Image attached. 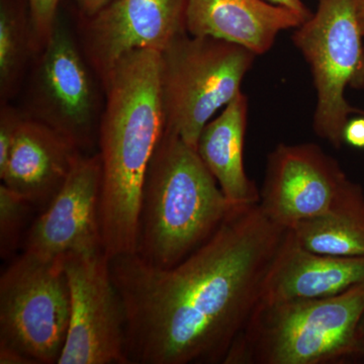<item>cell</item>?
<instances>
[{
    "label": "cell",
    "mask_w": 364,
    "mask_h": 364,
    "mask_svg": "<svg viewBox=\"0 0 364 364\" xmlns=\"http://www.w3.org/2000/svg\"><path fill=\"white\" fill-rule=\"evenodd\" d=\"M196 149L163 132L144 179L136 255L170 268L195 252L233 210Z\"/></svg>",
    "instance_id": "obj_3"
},
{
    "label": "cell",
    "mask_w": 364,
    "mask_h": 364,
    "mask_svg": "<svg viewBox=\"0 0 364 364\" xmlns=\"http://www.w3.org/2000/svg\"><path fill=\"white\" fill-rule=\"evenodd\" d=\"M189 0H114L92 18H79L77 39L104 86L124 55L161 52L186 31Z\"/></svg>",
    "instance_id": "obj_10"
},
{
    "label": "cell",
    "mask_w": 364,
    "mask_h": 364,
    "mask_svg": "<svg viewBox=\"0 0 364 364\" xmlns=\"http://www.w3.org/2000/svg\"><path fill=\"white\" fill-rule=\"evenodd\" d=\"M364 282L327 298L260 301L224 364H341L359 360Z\"/></svg>",
    "instance_id": "obj_4"
},
{
    "label": "cell",
    "mask_w": 364,
    "mask_h": 364,
    "mask_svg": "<svg viewBox=\"0 0 364 364\" xmlns=\"http://www.w3.org/2000/svg\"><path fill=\"white\" fill-rule=\"evenodd\" d=\"M299 245L318 254L364 256V191L348 181L323 214L291 229Z\"/></svg>",
    "instance_id": "obj_17"
},
{
    "label": "cell",
    "mask_w": 364,
    "mask_h": 364,
    "mask_svg": "<svg viewBox=\"0 0 364 364\" xmlns=\"http://www.w3.org/2000/svg\"><path fill=\"white\" fill-rule=\"evenodd\" d=\"M77 6L79 18H92L114 0H74Z\"/></svg>",
    "instance_id": "obj_23"
},
{
    "label": "cell",
    "mask_w": 364,
    "mask_h": 364,
    "mask_svg": "<svg viewBox=\"0 0 364 364\" xmlns=\"http://www.w3.org/2000/svg\"><path fill=\"white\" fill-rule=\"evenodd\" d=\"M355 4L359 26H360L361 33H363L364 37V0H355Z\"/></svg>",
    "instance_id": "obj_26"
},
{
    "label": "cell",
    "mask_w": 364,
    "mask_h": 364,
    "mask_svg": "<svg viewBox=\"0 0 364 364\" xmlns=\"http://www.w3.org/2000/svg\"><path fill=\"white\" fill-rule=\"evenodd\" d=\"M0 363L1 364H33L31 359L6 346H0Z\"/></svg>",
    "instance_id": "obj_24"
},
{
    "label": "cell",
    "mask_w": 364,
    "mask_h": 364,
    "mask_svg": "<svg viewBox=\"0 0 364 364\" xmlns=\"http://www.w3.org/2000/svg\"><path fill=\"white\" fill-rule=\"evenodd\" d=\"M35 208L25 198L0 184V255L13 257L21 243H25Z\"/></svg>",
    "instance_id": "obj_19"
},
{
    "label": "cell",
    "mask_w": 364,
    "mask_h": 364,
    "mask_svg": "<svg viewBox=\"0 0 364 364\" xmlns=\"http://www.w3.org/2000/svg\"><path fill=\"white\" fill-rule=\"evenodd\" d=\"M33 57L28 0H0V105L20 95Z\"/></svg>",
    "instance_id": "obj_18"
},
{
    "label": "cell",
    "mask_w": 364,
    "mask_h": 364,
    "mask_svg": "<svg viewBox=\"0 0 364 364\" xmlns=\"http://www.w3.org/2000/svg\"><path fill=\"white\" fill-rule=\"evenodd\" d=\"M344 143L358 149H364V116L349 119L343 132Z\"/></svg>",
    "instance_id": "obj_22"
},
{
    "label": "cell",
    "mask_w": 364,
    "mask_h": 364,
    "mask_svg": "<svg viewBox=\"0 0 364 364\" xmlns=\"http://www.w3.org/2000/svg\"><path fill=\"white\" fill-rule=\"evenodd\" d=\"M309 18L267 0H189L186 31L265 54L282 31L299 28Z\"/></svg>",
    "instance_id": "obj_14"
},
{
    "label": "cell",
    "mask_w": 364,
    "mask_h": 364,
    "mask_svg": "<svg viewBox=\"0 0 364 364\" xmlns=\"http://www.w3.org/2000/svg\"><path fill=\"white\" fill-rule=\"evenodd\" d=\"M61 1L62 0H28L35 56L44 49L51 39L53 31L58 20Z\"/></svg>",
    "instance_id": "obj_20"
},
{
    "label": "cell",
    "mask_w": 364,
    "mask_h": 364,
    "mask_svg": "<svg viewBox=\"0 0 364 364\" xmlns=\"http://www.w3.org/2000/svg\"><path fill=\"white\" fill-rule=\"evenodd\" d=\"M63 258L23 251L0 277V346L33 364H58L70 324Z\"/></svg>",
    "instance_id": "obj_8"
},
{
    "label": "cell",
    "mask_w": 364,
    "mask_h": 364,
    "mask_svg": "<svg viewBox=\"0 0 364 364\" xmlns=\"http://www.w3.org/2000/svg\"><path fill=\"white\" fill-rule=\"evenodd\" d=\"M287 231L259 203L236 205L174 267H153L135 253L111 258L127 313L128 364L224 363L260 301Z\"/></svg>",
    "instance_id": "obj_1"
},
{
    "label": "cell",
    "mask_w": 364,
    "mask_h": 364,
    "mask_svg": "<svg viewBox=\"0 0 364 364\" xmlns=\"http://www.w3.org/2000/svg\"><path fill=\"white\" fill-rule=\"evenodd\" d=\"M68 334L58 364H128L127 313L105 250L68 254Z\"/></svg>",
    "instance_id": "obj_9"
},
{
    "label": "cell",
    "mask_w": 364,
    "mask_h": 364,
    "mask_svg": "<svg viewBox=\"0 0 364 364\" xmlns=\"http://www.w3.org/2000/svg\"><path fill=\"white\" fill-rule=\"evenodd\" d=\"M23 114L11 102L0 105V169L4 168Z\"/></svg>",
    "instance_id": "obj_21"
},
{
    "label": "cell",
    "mask_w": 364,
    "mask_h": 364,
    "mask_svg": "<svg viewBox=\"0 0 364 364\" xmlns=\"http://www.w3.org/2000/svg\"><path fill=\"white\" fill-rule=\"evenodd\" d=\"M21 91L23 116L65 136L85 154L97 152L105 88L77 37L59 16L51 39L33 57Z\"/></svg>",
    "instance_id": "obj_6"
},
{
    "label": "cell",
    "mask_w": 364,
    "mask_h": 364,
    "mask_svg": "<svg viewBox=\"0 0 364 364\" xmlns=\"http://www.w3.org/2000/svg\"><path fill=\"white\" fill-rule=\"evenodd\" d=\"M97 153L102 163L100 225L111 258L136 252L146 172L165 128L160 52L124 55L105 81Z\"/></svg>",
    "instance_id": "obj_2"
},
{
    "label": "cell",
    "mask_w": 364,
    "mask_h": 364,
    "mask_svg": "<svg viewBox=\"0 0 364 364\" xmlns=\"http://www.w3.org/2000/svg\"><path fill=\"white\" fill-rule=\"evenodd\" d=\"M317 1V11L296 28L293 42L310 66L317 93L314 131L340 149L349 116H364L345 97L348 86L364 88V37L355 0Z\"/></svg>",
    "instance_id": "obj_7"
},
{
    "label": "cell",
    "mask_w": 364,
    "mask_h": 364,
    "mask_svg": "<svg viewBox=\"0 0 364 364\" xmlns=\"http://www.w3.org/2000/svg\"><path fill=\"white\" fill-rule=\"evenodd\" d=\"M267 1L270 2V4H277V6L289 7V9H294V11H298V13L304 14V16H306V18H310L311 16H306V14L301 13V11H299L298 7L294 6L291 0H267Z\"/></svg>",
    "instance_id": "obj_27"
},
{
    "label": "cell",
    "mask_w": 364,
    "mask_h": 364,
    "mask_svg": "<svg viewBox=\"0 0 364 364\" xmlns=\"http://www.w3.org/2000/svg\"><path fill=\"white\" fill-rule=\"evenodd\" d=\"M83 155L65 136L23 116L6 165L0 169L1 183L42 213Z\"/></svg>",
    "instance_id": "obj_13"
},
{
    "label": "cell",
    "mask_w": 364,
    "mask_h": 364,
    "mask_svg": "<svg viewBox=\"0 0 364 364\" xmlns=\"http://www.w3.org/2000/svg\"><path fill=\"white\" fill-rule=\"evenodd\" d=\"M102 163L81 157L52 202L32 223L23 251L45 258L105 250L100 225Z\"/></svg>",
    "instance_id": "obj_12"
},
{
    "label": "cell",
    "mask_w": 364,
    "mask_h": 364,
    "mask_svg": "<svg viewBox=\"0 0 364 364\" xmlns=\"http://www.w3.org/2000/svg\"><path fill=\"white\" fill-rule=\"evenodd\" d=\"M291 1H293L294 6L298 7L299 11L306 14V16H312V13H311L310 9H309L308 7H306L305 4H303L301 0H291Z\"/></svg>",
    "instance_id": "obj_28"
},
{
    "label": "cell",
    "mask_w": 364,
    "mask_h": 364,
    "mask_svg": "<svg viewBox=\"0 0 364 364\" xmlns=\"http://www.w3.org/2000/svg\"><path fill=\"white\" fill-rule=\"evenodd\" d=\"M248 114V97L241 91L219 117L205 124L196 146L200 159L234 205L260 202V191L244 166Z\"/></svg>",
    "instance_id": "obj_16"
},
{
    "label": "cell",
    "mask_w": 364,
    "mask_h": 364,
    "mask_svg": "<svg viewBox=\"0 0 364 364\" xmlns=\"http://www.w3.org/2000/svg\"><path fill=\"white\" fill-rule=\"evenodd\" d=\"M256 55L210 37L179 36L160 52L164 131L196 150L203 129L241 92Z\"/></svg>",
    "instance_id": "obj_5"
},
{
    "label": "cell",
    "mask_w": 364,
    "mask_h": 364,
    "mask_svg": "<svg viewBox=\"0 0 364 364\" xmlns=\"http://www.w3.org/2000/svg\"><path fill=\"white\" fill-rule=\"evenodd\" d=\"M364 282V256L318 254L299 245L291 230L265 279L260 301L327 298Z\"/></svg>",
    "instance_id": "obj_15"
},
{
    "label": "cell",
    "mask_w": 364,
    "mask_h": 364,
    "mask_svg": "<svg viewBox=\"0 0 364 364\" xmlns=\"http://www.w3.org/2000/svg\"><path fill=\"white\" fill-rule=\"evenodd\" d=\"M348 176L335 158L313 143L279 144L268 154L259 207L287 230L323 214Z\"/></svg>",
    "instance_id": "obj_11"
},
{
    "label": "cell",
    "mask_w": 364,
    "mask_h": 364,
    "mask_svg": "<svg viewBox=\"0 0 364 364\" xmlns=\"http://www.w3.org/2000/svg\"><path fill=\"white\" fill-rule=\"evenodd\" d=\"M358 345L361 359L364 358V313L358 327Z\"/></svg>",
    "instance_id": "obj_25"
}]
</instances>
